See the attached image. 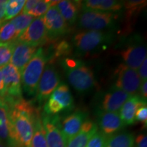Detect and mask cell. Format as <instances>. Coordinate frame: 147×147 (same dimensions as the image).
<instances>
[{
  "mask_svg": "<svg viewBox=\"0 0 147 147\" xmlns=\"http://www.w3.org/2000/svg\"><path fill=\"white\" fill-rule=\"evenodd\" d=\"M14 147H32L34 123L39 110L23 98L8 105Z\"/></svg>",
  "mask_w": 147,
  "mask_h": 147,
  "instance_id": "6da1fadb",
  "label": "cell"
},
{
  "mask_svg": "<svg viewBox=\"0 0 147 147\" xmlns=\"http://www.w3.org/2000/svg\"><path fill=\"white\" fill-rule=\"evenodd\" d=\"M69 83L77 92L85 93L96 86V80L93 69L82 61L66 57L61 61Z\"/></svg>",
  "mask_w": 147,
  "mask_h": 147,
  "instance_id": "7a4b0ae2",
  "label": "cell"
},
{
  "mask_svg": "<svg viewBox=\"0 0 147 147\" xmlns=\"http://www.w3.org/2000/svg\"><path fill=\"white\" fill-rule=\"evenodd\" d=\"M113 33L110 31L84 30L76 33L72 43L78 55H90L106 50L113 42Z\"/></svg>",
  "mask_w": 147,
  "mask_h": 147,
  "instance_id": "3957f363",
  "label": "cell"
},
{
  "mask_svg": "<svg viewBox=\"0 0 147 147\" xmlns=\"http://www.w3.org/2000/svg\"><path fill=\"white\" fill-rule=\"evenodd\" d=\"M47 62V58L44 49L40 47L22 71V88L28 96L36 95L38 84Z\"/></svg>",
  "mask_w": 147,
  "mask_h": 147,
  "instance_id": "277c9868",
  "label": "cell"
},
{
  "mask_svg": "<svg viewBox=\"0 0 147 147\" xmlns=\"http://www.w3.org/2000/svg\"><path fill=\"white\" fill-rule=\"evenodd\" d=\"M120 12H101L82 10L78 17V25L87 30L110 31L117 26L121 18Z\"/></svg>",
  "mask_w": 147,
  "mask_h": 147,
  "instance_id": "5b68a950",
  "label": "cell"
},
{
  "mask_svg": "<svg viewBox=\"0 0 147 147\" xmlns=\"http://www.w3.org/2000/svg\"><path fill=\"white\" fill-rule=\"evenodd\" d=\"M114 76L113 87L122 90L131 96L138 95L142 81L137 70L121 63L116 68Z\"/></svg>",
  "mask_w": 147,
  "mask_h": 147,
  "instance_id": "8992f818",
  "label": "cell"
},
{
  "mask_svg": "<svg viewBox=\"0 0 147 147\" xmlns=\"http://www.w3.org/2000/svg\"><path fill=\"white\" fill-rule=\"evenodd\" d=\"M1 72L5 85V104L9 105L23 98L21 73L12 63H8L3 67Z\"/></svg>",
  "mask_w": 147,
  "mask_h": 147,
  "instance_id": "52a82bcc",
  "label": "cell"
},
{
  "mask_svg": "<svg viewBox=\"0 0 147 147\" xmlns=\"http://www.w3.org/2000/svg\"><path fill=\"white\" fill-rule=\"evenodd\" d=\"M61 78L57 70L51 63L45 67L40 78L36 94L39 106L46 102L60 84Z\"/></svg>",
  "mask_w": 147,
  "mask_h": 147,
  "instance_id": "ba28073f",
  "label": "cell"
},
{
  "mask_svg": "<svg viewBox=\"0 0 147 147\" xmlns=\"http://www.w3.org/2000/svg\"><path fill=\"white\" fill-rule=\"evenodd\" d=\"M42 121L45 129L48 147H66V142L61 128V121L57 115L43 113Z\"/></svg>",
  "mask_w": 147,
  "mask_h": 147,
  "instance_id": "9c48e42d",
  "label": "cell"
},
{
  "mask_svg": "<svg viewBox=\"0 0 147 147\" xmlns=\"http://www.w3.org/2000/svg\"><path fill=\"white\" fill-rule=\"evenodd\" d=\"M43 20L49 39L55 40L69 32V25L61 15L56 5L49 8L43 16Z\"/></svg>",
  "mask_w": 147,
  "mask_h": 147,
  "instance_id": "30bf717a",
  "label": "cell"
},
{
  "mask_svg": "<svg viewBox=\"0 0 147 147\" xmlns=\"http://www.w3.org/2000/svg\"><path fill=\"white\" fill-rule=\"evenodd\" d=\"M16 41L38 47L49 41L43 16L33 20L29 27L18 36Z\"/></svg>",
  "mask_w": 147,
  "mask_h": 147,
  "instance_id": "8fae6325",
  "label": "cell"
},
{
  "mask_svg": "<svg viewBox=\"0 0 147 147\" xmlns=\"http://www.w3.org/2000/svg\"><path fill=\"white\" fill-rule=\"evenodd\" d=\"M121 59L125 65L137 70L146 59V47L138 41L131 42L126 44L119 51Z\"/></svg>",
  "mask_w": 147,
  "mask_h": 147,
  "instance_id": "7c38bea8",
  "label": "cell"
},
{
  "mask_svg": "<svg viewBox=\"0 0 147 147\" xmlns=\"http://www.w3.org/2000/svg\"><path fill=\"white\" fill-rule=\"evenodd\" d=\"M130 96L131 95L122 90L112 87L102 95L98 106V111L118 113Z\"/></svg>",
  "mask_w": 147,
  "mask_h": 147,
  "instance_id": "4fadbf2b",
  "label": "cell"
},
{
  "mask_svg": "<svg viewBox=\"0 0 147 147\" xmlns=\"http://www.w3.org/2000/svg\"><path fill=\"white\" fill-rule=\"evenodd\" d=\"M87 119V114L82 110H76L69 114L61 122V128L66 142L74 137Z\"/></svg>",
  "mask_w": 147,
  "mask_h": 147,
  "instance_id": "5bb4252c",
  "label": "cell"
},
{
  "mask_svg": "<svg viewBox=\"0 0 147 147\" xmlns=\"http://www.w3.org/2000/svg\"><path fill=\"white\" fill-rule=\"evenodd\" d=\"M97 123L100 131L106 137L119 133L125 126L121 121L119 113L97 111Z\"/></svg>",
  "mask_w": 147,
  "mask_h": 147,
  "instance_id": "9a60e30c",
  "label": "cell"
},
{
  "mask_svg": "<svg viewBox=\"0 0 147 147\" xmlns=\"http://www.w3.org/2000/svg\"><path fill=\"white\" fill-rule=\"evenodd\" d=\"M38 50V47L18 41L14 42L11 63L22 72L27 64L32 59Z\"/></svg>",
  "mask_w": 147,
  "mask_h": 147,
  "instance_id": "2e32d148",
  "label": "cell"
},
{
  "mask_svg": "<svg viewBox=\"0 0 147 147\" xmlns=\"http://www.w3.org/2000/svg\"><path fill=\"white\" fill-rule=\"evenodd\" d=\"M146 104V101L138 95L130 96L119 110V115L125 125H130L136 122L135 115L140 106Z\"/></svg>",
  "mask_w": 147,
  "mask_h": 147,
  "instance_id": "e0dca14e",
  "label": "cell"
},
{
  "mask_svg": "<svg viewBox=\"0 0 147 147\" xmlns=\"http://www.w3.org/2000/svg\"><path fill=\"white\" fill-rule=\"evenodd\" d=\"M97 131V125L93 121L87 119L78 133L67 142L66 147H85L89 140Z\"/></svg>",
  "mask_w": 147,
  "mask_h": 147,
  "instance_id": "ac0fdd59",
  "label": "cell"
},
{
  "mask_svg": "<svg viewBox=\"0 0 147 147\" xmlns=\"http://www.w3.org/2000/svg\"><path fill=\"white\" fill-rule=\"evenodd\" d=\"M56 6L61 15L69 26L72 25L78 18L80 10L82 8V1L63 0L59 1Z\"/></svg>",
  "mask_w": 147,
  "mask_h": 147,
  "instance_id": "d6986e66",
  "label": "cell"
},
{
  "mask_svg": "<svg viewBox=\"0 0 147 147\" xmlns=\"http://www.w3.org/2000/svg\"><path fill=\"white\" fill-rule=\"evenodd\" d=\"M82 10L120 12L123 9V1L116 0H86L82 1Z\"/></svg>",
  "mask_w": 147,
  "mask_h": 147,
  "instance_id": "ffe728a7",
  "label": "cell"
},
{
  "mask_svg": "<svg viewBox=\"0 0 147 147\" xmlns=\"http://www.w3.org/2000/svg\"><path fill=\"white\" fill-rule=\"evenodd\" d=\"M59 1L51 0H28L25 1L22 12L33 17H42L51 7L56 5Z\"/></svg>",
  "mask_w": 147,
  "mask_h": 147,
  "instance_id": "44dd1931",
  "label": "cell"
},
{
  "mask_svg": "<svg viewBox=\"0 0 147 147\" xmlns=\"http://www.w3.org/2000/svg\"><path fill=\"white\" fill-rule=\"evenodd\" d=\"M0 141L8 147H14L11 136L8 106L0 102Z\"/></svg>",
  "mask_w": 147,
  "mask_h": 147,
  "instance_id": "7402d4cb",
  "label": "cell"
},
{
  "mask_svg": "<svg viewBox=\"0 0 147 147\" xmlns=\"http://www.w3.org/2000/svg\"><path fill=\"white\" fill-rule=\"evenodd\" d=\"M50 97L56 100L63 107L64 111H71L74 107L72 95L65 83H61Z\"/></svg>",
  "mask_w": 147,
  "mask_h": 147,
  "instance_id": "603a6c76",
  "label": "cell"
},
{
  "mask_svg": "<svg viewBox=\"0 0 147 147\" xmlns=\"http://www.w3.org/2000/svg\"><path fill=\"white\" fill-rule=\"evenodd\" d=\"M135 136L131 132L117 133L107 138L105 147H134Z\"/></svg>",
  "mask_w": 147,
  "mask_h": 147,
  "instance_id": "cb8c5ba5",
  "label": "cell"
},
{
  "mask_svg": "<svg viewBox=\"0 0 147 147\" xmlns=\"http://www.w3.org/2000/svg\"><path fill=\"white\" fill-rule=\"evenodd\" d=\"M32 147H48L45 129L42 121V115H40V112L37 115L35 120Z\"/></svg>",
  "mask_w": 147,
  "mask_h": 147,
  "instance_id": "d4e9b609",
  "label": "cell"
},
{
  "mask_svg": "<svg viewBox=\"0 0 147 147\" xmlns=\"http://www.w3.org/2000/svg\"><path fill=\"white\" fill-rule=\"evenodd\" d=\"M123 8L125 10V19L128 25L130 20L134 17L136 14H139L140 11L146 5V1L144 0H131V1H123Z\"/></svg>",
  "mask_w": 147,
  "mask_h": 147,
  "instance_id": "484cf974",
  "label": "cell"
},
{
  "mask_svg": "<svg viewBox=\"0 0 147 147\" xmlns=\"http://www.w3.org/2000/svg\"><path fill=\"white\" fill-rule=\"evenodd\" d=\"M19 36L13 24L4 22L0 26V43H10L16 41Z\"/></svg>",
  "mask_w": 147,
  "mask_h": 147,
  "instance_id": "4316f807",
  "label": "cell"
},
{
  "mask_svg": "<svg viewBox=\"0 0 147 147\" xmlns=\"http://www.w3.org/2000/svg\"><path fill=\"white\" fill-rule=\"evenodd\" d=\"M25 0H9L5 5V21L12 20L23 10L25 3Z\"/></svg>",
  "mask_w": 147,
  "mask_h": 147,
  "instance_id": "83f0119b",
  "label": "cell"
},
{
  "mask_svg": "<svg viewBox=\"0 0 147 147\" xmlns=\"http://www.w3.org/2000/svg\"><path fill=\"white\" fill-rule=\"evenodd\" d=\"M34 19V18L33 16L21 12L19 15L15 16L10 21L11 23L13 24L16 32L20 36L29 27Z\"/></svg>",
  "mask_w": 147,
  "mask_h": 147,
  "instance_id": "f1b7e54d",
  "label": "cell"
},
{
  "mask_svg": "<svg viewBox=\"0 0 147 147\" xmlns=\"http://www.w3.org/2000/svg\"><path fill=\"white\" fill-rule=\"evenodd\" d=\"M14 42L10 43H0V69L8 65L10 61L13 52Z\"/></svg>",
  "mask_w": 147,
  "mask_h": 147,
  "instance_id": "f546056e",
  "label": "cell"
},
{
  "mask_svg": "<svg viewBox=\"0 0 147 147\" xmlns=\"http://www.w3.org/2000/svg\"><path fill=\"white\" fill-rule=\"evenodd\" d=\"M107 138L102 132L97 131L89 140L85 147H105Z\"/></svg>",
  "mask_w": 147,
  "mask_h": 147,
  "instance_id": "4dcf8cb0",
  "label": "cell"
},
{
  "mask_svg": "<svg viewBox=\"0 0 147 147\" xmlns=\"http://www.w3.org/2000/svg\"><path fill=\"white\" fill-rule=\"evenodd\" d=\"M135 120L145 124L147 123V106L146 104H143L138 108L135 115Z\"/></svg>",
  "mask_w": 147,
  "mask_h": 147,
  "instance_id": "1f68e13d",
  "label": "cell"
},
{
  "mask_svg": "<svg viewBox=\"0 0 147 147\" xmlns=\"http://www.w3.org/2000/svg\"><path fill=\"white\" fill-rule=\"evenodd\" d=\"M138 74L141 81H146L147 80V59H144L139 68L138 69Z\"/></svg>",
  "mask_w": 147,
  "mask_h": 147,
  "instance_id": "d6a6232c",
  "label": "cell"
},
{
  "mask_svg": "<svg viewBox=\"0 0 147 147\" xmlns=\"http://www.w3.org/2000/svg\"><path fill=\"white\" fill-rule=\"evenodd\" d=\"M136 147H147V136L146 134H140L135 138Z\"/></svg>",
  "mask_w": 147,
  "mask_h": 147,
  "instance_id": "836d02e7",
  "label": "cell"
},
{
  "mask_svg": "<svg viewBox=\"0 0 147 147\" xmlns=\"http://www.w3.org/2000/svg\"><path fill=\"white\" fill-rule=\"evenodd\" d=\"M5 85H4V82H3L2 72H1V69H0V102L5 103Z\"/></svg>",
  "mask_w": 147,
  "mask_h": 147,
  "instance_id": "e575fe53",
  "label": "cell"
},
{
  "mask_svg": "<svg viewBox=\"0 0 147 147\" xmlns=\"http://www.w3.org/2000/svg\"><path fill=\"white\" fill-rule=\"evenodd\" d=\"M7 1L0 0V26L1 24L5 22V5Z\"/></svg>",
  "mask_w": 147,
  "mask_h": 147,
  "instance_id": "d590c367",
  "label": "cell"
},
{
  "mask_svg": "<svg viewBox=\"0 0 147 147\" xmlns=\"http://www.w3.org/2000/svg\"><path fill=\"white\" fill-rule=\"evenodd\" d=\"M139 92H140L139 96L142 99H143L144 100L146 101V98H147V82L146 81H143L141 82V85H140V87Z\"/></svg>",
  "mask_w": 147,
  "mask_h": 147,
  "instance_id": "8d00e7d4",
  "label": "cell"
},
{
  "mask_svg": "<svg viewBox=\"0 0 147 147\" xmlns=\"http://www.w3.org/2000/svg\"><path fill=\"white\" fill-rule=\"evenodd\" d=\"M0 147H8L6 146V145H5L4 143H3L2 142H1V141H0Z\"/></svg>",
  "mask_w": 147,
  "mask_h": 147,
  "instance_id": "74e56055",
  "label": "cell"
}]
</instances>
